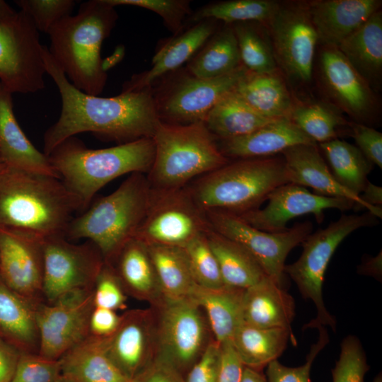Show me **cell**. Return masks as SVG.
Wrapping results in <instances>:
<instances>
[{
	"label": "cell",
	"mask_w": 382,
	"mask_h": 382,
	"mask_svg": "<svg viewBox=\"0 0 382 382\" xmlns=\"http://www.w3.org/2000/svg\"><path fill=\"white\" fill-rule=\"evenodd\" d=\"M241 382H268L262 370L244 366Z\"/></svg>",
	"instance_id": "57"
},
{
	"label": "cell",
	"mask_w": 382,
	"mask_h": 382,
	"mask_svg": "<svg viewBox=\"0 0 382 382\" xmlns=\"http://www.w3.org/2000/svg\"><path fill=\"white\" fill-rule=\"evenodd\" d=\"M373 382H382V375L381 373L378 374L374 379Z\"/></svg>",
	"instance_id": "60"
},
{
	"label": "cell",
	"mask_w": 382,
	"mask_h": 382,
	"mask_svg": "<svg viewBox=\"0 0 382 382\" xmlns=\"http://www.w3.org/2000/svg\"><path fill=\"white\" fill-rule=\"evenodd\" d=\"M132 382H184V376L169 364L155 358Z\"/></svg>",
	"instance_id": "53"
},
{
	"label": "cell",
	"mask_w": 382,
	"mask_h": 382,
	"mask_svg": "<svg viewBox=\"0 0 382 382\" xmlns=\"http://www.w3.org/2000/svg\"><path fill=\"white\" fill-rule=\"evenodd\" d=\"M35 310L0 277V337L23 353L39 352Z\"/></svg>",
	"instance_id": "32"
},
{
	"label": "cell",
	"mask_w": 382,
	"mask_h": 382,
	"mask_svg": "<svg viewBox=\"0 0 382 382\" xmlns=\"http://www.w3.org/2000/svg\"><path fill=\"white\" fill-rule=\"evenodd\" d=\"M46 74L59 91L62 109L58 120L44 134V154L64 140L83 132L122 143L152 138L161 120L147 89L122 91L114 97L85 93L75 88L44 46Z\"/></svg>",
	"instance_id": "1"
},
{
	"label": "cell",
	"mask_w": 382,
	"mask_h": 382,
	"mask_svg": "<svg viewBox=\"0 0 382 382\" xmlns=\"http://www.w3.org/2000/svg\"><path fill=\"white\" fill-rule=\"evenodd\" d=\"M369 368L360 340L348 335L341 342L339 358L332 369V382H364Z\"/></svg>",
	"instance_id": "43"
},
{
	"label": "cell",
	"mask_w": 382,
	"mask_h": 382,
	"mask_svg": "<svg viewBox=\"0 0 382 382\" xmlns=\"http://www.w3.org/2000/svg\"><path fill=\"white\" fill-rule=\"evenodd\" d=\"M335 108L323 103H295L289 119L319 144L338 139L343 129L349 127V122Z\"/></svg>",
	"instance_id": "40"
},
{
	"label": "cell",
	"mask_w": 382,
	"mask_h": 382,
	"mask_svg": "<svg viewBox=\"0 0 382 382\" xmlns=\"http://www.w3.org/2000/svg\"><path fill=\"white\" fill-rule=\"evenodd\" d=\"M78 211L77 199L57 178L8 167L0 174V227L64 236Z\"/></svg>",
	"instance_id": "2"
},
{
	"label": "cell",
	"mask_w": 382,
	"mask_h": 382,
	"mask_svg": "<svg viewBox=\"0 0 382 382\" xmlns=\"http://www.w3.org/2000/svg\"><path fill=\"white\" fill-rule=\"evenodd\" d=\"M147 247L164 298H189L196 283L184 248L162 245Z\"/></svg>",
	"instance_id": "37"
},
{
	"label": "cell",
	"mask_w": 382,
	"mask_h": 382,
	"mask_svg": "<svg viewBox=\"0 0 382 382\" xmlns=\"http://www.w3.org/2000/svg\"><path fill=\"white\" fill-rule=\"evenodd\" d=\"M319 79L330 103L350 117L352 122L368 126L374 122L378 112L375 91L337 47L322 46Z\"/></svg>",
	"instance_id": "15"
},
{
	"label": "cell",
	"mask_w": 382,
	"mask_h": 382,
	"mask_svg": "<svg viewBox=\"0 0 382 382\" xmlns=\"http://www.w3.org/2000/svg\"><path fill=\"white\" fill-rule=\"evenodd\" d=\"M234 91L257 113L269 119H289L295 105L286 82L277 71L267 74L248 71Z\"/></svg>",
	"instance_id": "31"
},
{
	"label": "cell",
	"mask_w": 382,
	"mask_h": 382,
	"mask_svg": "<svg viewBox=\"0 0 382 382\" xmlns=\"http://www.w3.org/2000/svg\"><path fill=\"white\" fill-rule=\"evenodd\" d=\"M110 265L127 296L150 306L164 299L148 247L141 241L130 239Z\"/></svg>",
	"instance_id": "25"
},
{
	"label": "cell",
	"mask_w": 382,
	"mask_h": 382,
	"mask_svg": "<svg viewBox=\"0 0 382 382\" xmlns=\"http://www.w3.org/2000/svg\"><path fill=\"white\" fill-rule=\"evenodd\" d=\"M209 228L205 213L186 187L169 190L151 188L146 215L134 238L147 245L183 248Z\"/></svg>",
	"instance_id": "13"
},
{
	"label": "cell",
	"mask_w": 382,
	"mask_h": 382,
	"mask_svg": "<svg viewBox=\"0 0 382 382\" xmlns=\"http://www.w3.org/2000/svg\"><path fill=\"white\" fill-rule=\"evenodd\" d=\"M357 272L371 276L378 280L382 276V255L381 251L375 257L368 256L357 267Z\"/></svg>",
	"instance_id": "55"
},
{
	"label": "cell",
	"mask_w": 382,
	"mask_h": 382,
	"mask_svg": "<svg viewBox=\"0 0 382 382\" xmlns=\"http://www.w3.org/2000/svg\"><path fill=\"white\" fill-rule=\"evenodd\" d=\"M245 289L224 285L208 289L195 285L189 298L204 311L214 340H231L243 321Z\"/></svg>",
	"instance_id": "28"
},
{
	"label": "cell",
	"mask_w": 382,
	"mask_h": 382,
	"mask_svg": "<svg viewBox=\"0 0 382 382\" xmlns=\"http://www.w3.org/2000/svg\"><path fill=\"white\" fill-rule=\"evenodd\" d=\"M183 248L197 285L208 289L225 285L206 232L193 238Z\"/></svg>",
	"instance_id": "42"
},
{
	"label": "cell",
	"mask_w": 382,
	"mask_h": 382,
	"mask_svg": "<svg viewBox=\"0 0 382 382\" xmlns=\"http://www.w3.org/2000/svg\"><path fill=\"white\" fill-rule=\"evenodd\" d=\"M265 26L277 67L290 80L309 83L318 39L307 1H278Z\"/></svg>",
	"instance_id": "11"
},
{
	"label": "cell",
	"mask_w": 382,
	"mask_h": 382,
	"mask_svg": "<svg viewBox=\"0 0 382 382\" xmlns=\"http://www.w3.org/2000/svg\"><path fill=\"white\" fill-rule=\"evenodd\" d=\"M232 25L242 65L248 71L255 74L277 71L271 41L265 25L257 22Z\"/></svg>",
	"instance_id": "39"
},
{
	"label": "cell",
	"mask_w": 382,
	"mask_h": 382,
	"mask_svg": "<svg viewBox=\"0 0 382 382\" xmlns=\"http://www.w3.org/2000/svg\"><path fill=\"white\" fill-rule=\"evenodd\" d=\"M220 365V345L213 340L202 356L189 369L184 382H217Z\"/></svg>",
	"instance_id": "50"
},
{
	"label": "cell",
	"mask_w": 382,
	"mask_h": 382,
	"mask_svg": "<svg viewBox=\"0 0 382 382\" xmlns=\"http://www.w3.org/2000/svg\"><path fill=\"white\" fill-rule=\"evenodd\" d=\"M16 13L5 1L0 0V21Z\"/></svg>",
	"instance_id": "58"
},
{
	"label": "cell",
	"mask_w": 382,
	"mask_h": 382,
	"mask_svg": "<svg viewBox=\"0 0 382 382\" xmlns=\"http://www.w3.org/2000/svg\"><path fill=\"white\" fill-rule=\"evenodd\" d=\"M59 361L61 376L71 382H132L108 356L101 337L89 335Z\"/></svg>",
	"instance_id": "27"
},
{
	"label": "cell",
	"mask_w": 382,
	"mask_h": 382,
	"mask_svg": "<svg viewBox=\"0 0 382 382\" xmlns=\"http://www.w3.org/2000/svg\"><path fill=\"white\" fill-rule=\"evenodd\" d=\"M60 377L59 360L22 352L10 382H57Z\"/></svg>",
	"instance_id": "46"
},
{
	"label": "cell",
	"mask_w": 382,
	"mask_h": 382,
	"mask_svg": "<svg viewBox=\"0 0 382 382\" xmlns=\"http://www.w3.org/2000/svg\"><path fill=\"white\" fill-rule=\"evenodd\" d=\"M278 1L272 0H233L203 7L193 16L195 21L220 20L227 24L257 22L265 25L272 16Z\"/></svg>",
	"instance_id": "41"
},
{
	"label": "cell",
	"mask_w": 382,
	"mask_h": 382,
	"mask_svg": "<svg viewBox=\"0 0 382 382\" xmlns=\"http://www.w3.org/2000/svg\"><path fill=\"white\" fill-rule=\"evenodd\" d=\"M377 219L369 212L362 214H342L325 228L309 234L301 243L303 250L298 260L285 265L284 274L295 282L302 297L311 301L316 307V317L303 325V330L329 326L336 330V319L326 308L323 296L325 273L343 240L359 228L375 225Z\"/></svg>",
	"instance_id": "8"
},
{
	"label": "cell",
	"mask_w": 382,
	"mask_h": 382,
	"mask_svg": "<svg viewBox=\"0 0 382 382\" xmlns=\"http://www.w3.org/2000/svg\"><path fill=\"white\" fill-rule=\"evenodd\" d=\"M104 262L100 251L90 241L75 244L64 236L44 238L45 303L52 304L71 294L93 291Z\"/></svg>",
	"instance_id": "12"
},
{
	"label": "cell",
	"mask_w": 382,
	"mask_h": 382,
	"mask_svg": "<svg viewBox=\"0 0 382 382\" xmlns=\"http://www.w3.org/2000/svg\"><path fill=\"white\" fill-rule=\"evenodd\" d=\"M220 345V365L217 382H241L244 365L231 340Z\"/></svg>",
	"instance_id": "51"
},
{
	"label": "cell",
	"mask_w": 382,
	"mask_h": 382,
	"mask_svg": "<svg viewBox=\"0 0 382 382\" xmlns=\"http://www.w3.org/2000/svg\"><path fill=\"white\" fill-rule=\"evenodd\" d=\"M361 199L366 204L374 207H382V187L367 181L361 193Z\"/></svg>",
	"instance_id": "56"
},
{
	"label": "cell",
	"mask_w": 382,
	"mask_h": 382,
	"mask_svg": "<svg viewBox=\"0 0 382 382\" xmlns=\"http://www.w3.org/2000/svg\"><path fill=\"white\" fill-rule=\"evenodd\" d=\"M16 4L32 20L38 31L48 33L60 20L71 14L73 0H17Z\"/></svg>",
	"instance_id": "44"
},
{
	"label": "cell",
	"mask_w": 382,
	"mask_h": 382,
	"mask_svg": "<svg viewBox=\"0 0 382 382\" xmlns=\"http://www.w3.org/2000/svg\"><path fill=\"white\" fill-rule=\"evenodd\" d=\"M263 209L238 214L252 226L270 233L287 230L286 224L294 218L312 214L316 221L324 219V212L329 209L347 211L354 207L349 199L311 193L306 187L286 183L277 187L269 195Z\"/></svg>",
	"instance_id": "18"
},
{
	"label": "cell",
	"mask_w": 382,
	"mask_h": 382,
	"mask_svg": "<svg viewBox=\"0 0 382 382\" xmlns=\"http://www.w3.org/2000/svg\"><path fill=\"white\" fill-rule=\"evenodd\" d=\"M154 156L152 138L93 149L72 137L56 146L48 157L59 179L83 212L98 191L112 180L127 173H148Z\"/></svg>",
	"instance_id": "3"
},
{
	"label": "cell",
	"mask_w": 382,
	"mask_h": 382,
	"mask_svg": "<svg viewBox=\"0 0 382 382\" xmlns=\"http://www.w3.org/2000/svg\"><path fill=\"white\" fill-rule=\"evenodd\" d=\"M241 61L232 26H226L211 36L203 49L188 64L192 76L214 79L228 74Z\"/></svg>",
	"instance_id": "38"
},
{
	"label": "cell",
	"mask_w": 382,
	"mask_h": 382,
	"mask_svg": "<svg viewBox=\"0 0 382 382\" xmlns=\"http://www.w3.org/2000/svg\"><path fill=\"white\" fill-rule=\"evenodd\" d=\"M101 340L112 361L132 381L156 357V324L151 307L125 311L116 330Z\"/></svg>",
	"instance_id": "19"
},
{
	"label": "cell",
	"mask_w": 382,
	"mask_h": 382,
	"mask_svg": "<svg viewBox=\"0 0 382 382\" xmlns=\"http://www.w3.org/2000/svg\"><path fill=\"white\" fill-rule=\"evenodd\" d=\"M280 155L284 158L290 183L313 189L319 195L345 198L355 203L354 208H365L377 218H382V207L371 206L343 187L332 175L318 144L291 146Z\"/></svg>",
	"instance_id": "21"
},
{
	"label": "cell",
	"mask_w": 382,
	"mask_h": 382,
	"mask_svg": "<svg viewBox=\"0 0 382 382\" xmlns=\"http://www.w3.org/2000/svg\"><path fill=\"white\" fill-rule=\"evenodd\" d=\"M244 366L263 370L284 352L289 342L296 340L292 330L284 328H260L242 323L232 340Z\"/></svg>",
	"instance_id": "33"
},
{
	"label": "cell",
	"mask_w": 382,
	"mask_h": 382,
	"mask_svg": "<svg viewBox=\"0 0 382 382\" xmlns=\"http://www.w3.org/2000/svg\"><path fill=\"white\" fill-rule=\"evenodd\" d=\"M94 307L93 291L71 294L35 310L39 334L38 354L59 360L89 335V320Z\"/></svg>",
	"instance_id": "16"
},
{
	"label": "cell",
	"mask_w": 382,
	"mask_h": 382,
	"mask_svg": "<svg viewBox=\"0 0 382 382\" xmlns=\"http://www.w3.org/2000/svg\"><path fill=\"white\" fill-rule=\"evenodd\" d=\"M115 7L120 5L138 6L159 14L173 30H178L181 21L187 12L189 3L176 0H105Z\"/></svg>",
	"instance_id": "48"
},
{
	"label": "cell",
	"mask_w": 382,
	"mask_h": 382,
	"mask_svg": "<svg viewBox=\"0 0 382 382\" xmlns=\"http://www.w3.org/2000/svg\"><path fill=\"white\" fill-rule=\"evenodd\" d=\"M116 13L105 0L81 4L75 15L57 23L47 33L48 50L70 83L81 91L98 96L105 86L106 71L101 46L112 28Z\"/></svg>",
	"instance_id": "4"
},
{
	"label": "cell",
	"mask_w": 382,
	"mask_h": 382,
	"mask_svg": "<svg viewBox=\"0 0 382 382\" xmlns=\"http://www.w3.org/2000/svg\"><path fill=\"white\" fill-rule=\"evenodd\" d=\"M0 158L8 168L55 177L49 157L37 150L15 117L12 93L0 83Z\"/></svg>",
	"instance_id": "23"
},
{
	"label": "cell",
	"mask_w": 382,
	"mask_h": 382,
	"mask_svg": "<svg viewBox=\"0 0 382 382\" xmlns=\"http://www.w3.org/2000/svg\"><path fill=\"white\" fill-rule=\"evenodd\" d=\"M318 145L336 181L359 196L374 165L355 145L339 138Z\"/></svg>",
	"instance_id": "36"
},
{
	"label": "cell",
	"mask_w": 382,
	"mask_h": 382,
	"mask_svg": "<svg viewBox=\"0 0 382 382\" xmlns=\"http://www.w3.org/2000/svg\"><path fill=\"white\" fill-rule=\"evenodd\" d=\"M127 295L124 290L113 267L104 262L93 289L94 306L113 311L126 307Z\"/></svg>",
	"instance_id": "47"
},
{
	"label": "cell",
	"mask_w": 382,
	"mask_h": 382,
	"mask_svg": "<svg viewBox=\"0 0 382 382\" xmlns=\"http://www.w3.org/2000/svg\"><path fill=\"white\" fill-rule=\"evenodd\" d=\"M318 42L337 47L381 9V0H313L307 1Z\"/></svg>",
	"instance_id": "22"
},
{
	"label": "cell",
	"mask_w": 382,
	"mask_h": 382,
	"mask_svg": "<svg viewBox=\"0 0 382 382\" xmlns=\"http://www.w3.org/2000/svg\"><path fill=\"white\" fill-rule=\"evenodd\" d=\"M43 241L28 231L0 227V277L36 308L45 303Z\"/></svg>",
	"instance_id": "17"
},
{
	"label": "cell",
	"mask_w": 382,
	"mask_h": 382,
	"mask_svg": "<svg viewBox=\"0 0 382 382\" xmlns=\"http://www.w3.org/2000/svg\"><path fill=\"white\" fill-rule=\"evenodd\" d=\"M121 316L115 311L94 306L89 320V335L98 337H106L117 328Z\"/></svg>",
	"instance_id": "52"
},
{
	"label": "cell",
	"mask_w": 382,
	"mask_h": 382,
	"mask_svg": "<svg viewBox=\"0 0 382 382\" xmlns=\"http://www.w3.org/2000/svg\"><path fill=\"white\" fill-rule=\"evenodd\" d=\"M350 135L356 146L374 165L382 168V133L361 123L349 122Z\"/></svg>",
	"instance_id": "49"
},
{
	"label": "cell",
	"mask_w": 382,
	"mask_h": 382,
	"mask_svg": "<svg viewBox=\"0 0 382 382\" xmlns=\"http://www.w3.org/2000/svg\"><path fill=\"white\" fill-rule=\"evenodd\" d=\"M214 33L209 20L199 21L195 26L168 42L153 58L152 68L133 76L122 91H139L147 87L161 76L176 69L191 57Z\"/></svg>",
	"instance_id": "30"
},
{
	"label": "cell",
	"mask_w": 382,
	"mask_h": 382,
	"mask_svg": "<svg viewBox=\"0 0 382 382\" xmlns=\"http://www.w3.org/2000/svg\"><path fill=\"white\" fill-rule=\"evenodd\" d=\"M275 120L257 113L233 90L215 104L204 123L216 139L225 140L247 135Z\"/></svg>",
	"instance_id": "34"
},
{
	"label": "cell",
	"mask_w": 382,
	"mask_h": 382,
	"mask_svg": "<svg viewBox=\"0 0 382 382\" xmlns=\"http://www.w3.org/2000/svg\"><path fill=\"white\" fill-rule=\"evenodd\" d=\"M352 67L378 91L382 79V12L374 13L338 47Z\"/></svg>",
	"instance_id": "29"
},
{
	"label": "cell",
	"mask_w": 382,
	"mask_h": 382,
	"mask_svg": "<svg viewBox=\"0 0 382 382\" xmlns=\"http://www.w3.org/2000/svg\"><path fill=\"white\" fill-rule=\"evenodd\" d=\"M313 143L289 119L282 118L247 135L221 140L218 146L227 158L236 160L274 156L291 146Z\"/></svg>",
	"instance_id": "24"
},
{
	"label": "cell",
	"mask_w": 382,
	"mask_h": 382,
	"mask_svg": "<svg viewBox=\"0 0 382 382\" xmlns=\"http://www.w3.org/2000/svg\"><path fill=\"white\" fill-rule=\"evenodd\" d=\"M150 307L155 318L156 358L185 376L214 340L205 314L190 298H164Z\"/></svg>",
	"instance_id": "9"
},
{
	"label": "cell",
	"mask_w": 382,
	"mask_h": 382,
	"mask_svg": "<svg viewBox=\"0 0 382 382\" xmlns=\"http://www.w3.org/2000/svg\"><path fill=\"white\" fill-rule=\"evenodd\" d=\"M151 187L144 173H134L112 193L98 199L80 215L73 217L64 237L86 239L111 263L132 238L144 219Z\"/></svg>",
	"instance_id": "6"
},
{
	"label": "cell",
	"mask_w": 382,
	"mask_h": 382,
	"mask_svg": "<svg viewBox=\"0 0 382 382\" xmlns=\"http://www.w3.org/2000/svg\"><path fill=\"white\" fill-rule=\"evenodd\" d=\"M295 309L294 298L268 276L245 289L243 321L250 325L291 330Z\"/></svg>",
	"instance_id": "26"
},
{
	"label": "cell",
	"mask_w": 382,
	"mask_h": 382,
	"mask_svg": "<svg viewBox=\"0 0 382 382\" xmlns=\"http://www.w3.org/2000/svg\"><path fill=\"white\" fill-rule=\"evenodd\" d=\"M152 139L155 156L146 177L154 190L183 188L230 161L203 122L176 125L161 120Z\"/></svg>",
	"instance_id": "7"
},
{
	"label": "cell",
	"mask_w": 382,
	"mask_h": 382,
	"mask_svg": "<svg viewBox=\"0 0 382 382\" xmlns=\"http://www.w3.org/2000/svg\"><path fill=\"white\" fill-rule=\"evenodd\" d=\"M57 382H71V381L66 380V378H63L61 376L60 378L59 379V381Z\"/></svg>",
	"instance_id": "61"
},
{
	"label": "cell",
	"mask_w": 382,
	"mask_h": 382,
	"mask_svg": "<svg viewBox=\"0 0 382 382\" xmlns=\"http://www.w3.org/2000/svg\"><path fill=\"white\" fill-rule=\"evenodd\" d=\"M21 352L0 337V382H10Z\"/></svg>",
	"instance_id": "54"
},
{
	"label": "cell",
	"mask_w": 382,
	"mask_h": 382,
	"mask_svg": "<svg viewBox=\"0 0 382 382\" xmlns=\"http://www.w3.org/2000/svg\"><path fill=\"white\" fill-rule=\"evenodd\" d=\"M209 227L236 241L245 248L258 262L267 276L283 287L284 266L290 251L312 233V223L296 224L279 233L257 229L238 214L222 210L204 212Z\"/></svg>",
	"instance_id": "14"
},
{
	"label": "cell",
	"mask_w": 382,
	"mask_h": 382,
	"mask_svg": "<svg viewBox=\"0 0 382 382\" xmlns=\"http://www.w3.org/2000/svg\"><path fill=\"white\" fill-rule=\"evenodd\" d=\"M44 45L23 11L0 21V83L11 93H35L45 88Z\"/></svg>",
	"instance_id": "10"
},
{
	"label": "cell",
	"mask_w": 382,
	"mask_h": 382,
	"mask_svg": "<svg viewBox=\"0 0 382 382\" xmlns=\"http://www.w3.org/2000/svg\"><path fill=\"white\" fill-rule=\"evenodd\" d=\"M206 236L225 285L246 289L267 276L255 257L239 243L210 227Z\"/></svg>",
	"instance_id": "35"
},
{
	"label": "cell",
	"mask_w": 382,
	"mask_h": 382,
	"mask_svg": "<svg viewBox=\"0 0 382 382\" xmlns=\"http://www.w3.org/2000/svg\"><path fill=\"white\" fill-rule=\"evenodd\" d=\"M241 65L233 71L214 79L192 76L181 81L157 107L159 115L167 123L189 125L204 121L215 104L226 93L234 90L247 73Z\"/></svg>",
	"instance_id": "20"
},
{
	"label": "cell",
	"mask_w": 382,
	"mask_h": 382,
	"mask_svg": "<svg viewBox=\"0 0 382 382\" xmlns=\"http://www.w3.org/2000/svg\"><path fill=\"white\" fill-rule=\"evenodd\" d=\"M7 168L6 165L4 163L0 158V174Z\"/></svg>",
	"instance_id": "59"
},
{
	"label": "cell",
	"mask_w": 382,
	"mask_h": 382,
	"mask_svg": "<svg viewBox=\"0 0 382 382\" xmlns=\"http://www.w3.org/2000/svg\"><path fill=\"white\" fill-rule=\"evenodd\" d=\"M318 340L310 347L303 364L290 367L282 364L277 359L266 366L265 376L268 382H311V369L318 354L329 342V335L326 327L318 326Z\"/></svg>",
	"instance_id": "45"
},
{
	"label": "cell",
	"mask_w": 382,
	"mask_h": 382,
	"mask_svg": "<svg viewBox=\"0 0 382 382\" xmlns=\"http://www.w3.org/2000/svg\"><path fill=\"white\" fill-rule=\"evenodd\" d=\"M286 183H290L281 155L229 161L186 188L204 212L241 214L260 208L273 190Z\"/></svg>",
	"instance_id": "5"
}]
</instances>
